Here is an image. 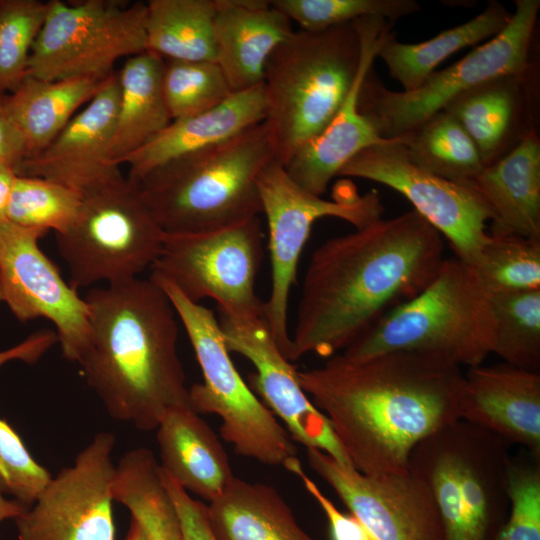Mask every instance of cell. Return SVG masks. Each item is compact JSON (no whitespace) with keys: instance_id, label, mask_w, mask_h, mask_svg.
<instances>
[{"instance_id":"24","label":"cell","mask_w":540,"mask_h":540,"mask_svg":"<svg viewBox=\"0 0 540 540\" xmlns=\"http://www.w3.org/2000/svg\"><path fill=\"white\" fill-rule=\"evenodd\" d=\"M265 116L263 83L232 93L209 110L171 121L156 137L129 155L123 162L129 167L127 178L138 181L172 159L223 142L263 123Z\"/></svg>"},{"instance_id":"47","label":"cell","mask_w":540,"mask_h":540,"mask_svg":"<svg viewBox=\"0 0 540 540\" xmlns=\"http://www.w3.org/2000/svg\"><path fill=\"white\" fill-rule=\"evenodd\" d=\"M125 540H146V537L140 525L133 518H131L129 530L127 532Z\"/></svg>"},{"instance_id":"5","label":"cell","mask_w":540,"mask_h":540,"mask_svg":"<svg viewBox=\"0 0 540 540\" xmlns=\"http://www.w3.org/2000/svg\"><path fill=\"white\" fill-rule=\"evenodd\" d=\"M355 21L319 32L293 33L269 57L263 85L274 159L286 166L334 118L360 70Z\"/></svg>"},{"instance_id":"34","label":"cell","mask_w":540,"mask_h":540,"mask_svg":"<svg viewBox=\"0 0 540 540\" xmlns=\"http://www.w3.org/2000/svg\"><path fill=\"white\" fill-rule=\"evenodd\" d=\"M57 342L53 330L34 332L22 342L0 351V367L14 360L34 364ZM51 478L50 472L32 457L17 432L0 418V490L29 508Z\"/></svg>"},{"instance_id":"11","label":"cell","mask_w":540,"mask_h":540,"mask_svg":"<svg viewBox=\"0 0 540 540\" xmlns=\"http://www.w3.org/2000/svg\"><path fill=\"white\" fill-rule=\"evenodd\" d=\"M257 188L261 213L267 220L271 263V288L264 302V318L288 359L291 349L289 296L313 224L323 217H336L358 229L381 219L384 207L377 191L361 195L351 182L340 183L333 198L324 199L299 186L275 159L259 172Z\"/></svg>"},{"instance_id":"40","label":"cell","mask_w":540,"mask_h":540,"mask_svg":"<svg viewBox=\"0 0 540 540\" xmlns=\"http://www.w3.org/2000/svg\"><path fill=\"white\" fill-rule=\"evenodd\" d=\"M272 5L299 30L319 32L366 17H380L393 23L417 13L414 0H274Z\"/></svg>"},{"instance_id":"9","label":"cell","mask_w":540,"mask_h":540,"mask_svg":"<svg viewBox=\"0 0 540 540\" xmlns=\"http://www.w3.org/2000/svg\"><path fill=\"white\" fill-rule=\"evenodd\" d=\"M74 224L56 235L75 289L139 278L157 260L164 231L137 184L117 177L81 193Z\"/></svg>"},{"instance_id":"3","label":"cell","mask_w":540,"mask_h":540,"mask_svg":"<svg viewBox=\"0 0 540 540\" xmlns=\"http://www.w3.org/2000/svg\"><path fill=\"white\" fill-rule=\"evenodd\" d=\"M92 338L82 373L115 420L157 428L172 408L189 405L178 355V316L150 277L95 286L84 297Z\"/></svg>"},{"instance_id":"35","label":"cell","mask_w":540,"mask_h":540,"mask_svg":"<svg viewBox=\"0 0 540 540\" xmlns=\"http://www.w3.org/2000/svg\"><path fill=\"white\" fill-rule=\"evenodd\" d=\"M492 354L515 367L540 372V288L492 294Z\"/></svg>"},{"instance_id":"14","label":"cell","mask_w":540,"mask_h":540,"mask_svg":"<svg viewBox=\"0 0 540 540\" xmlns=\"http://www.w3.org/2000/svg\"><path fill=\"white\" fill-rule=\"evenodd\" d=\"M338 176L377 182L399 192L449 242L455 257L476 264L489 238L492 212L472 184L449 181L417 167L398 139L366 147Z\"/></svg>"},{"instance_id":"27","label":"cell","mask_w":540,"mask_h":540,"mask_svg":"<svg viewBox=\"0 0 540 540\" xmlns=\"http://www.w3.org/2000/svg\"><path fill=\"white\" fill-rule=\"evenodd\" d=\"M216 540H314L272 486L234 477L207 504Z\"/></svg>"},{"instance_id":"13","label":"cell","mask_w":540,"mask_h":540,"mask_svg":"<svg viewBox=\"0 0 540 540\" xmlns=\"http://www.w3.org/2000/svg\"><path fill=\"white\" fill-rule=\"evenodd\" d=\"M260 218L217 230L164 235L151 274L170 281L187 299H213L219 313L238 319L264 316L256 294L263 260Z\"/></svg>"},{"instance_id":"46","label":"cell","mask_w":540,"mask_h":540,"mask_svg":"<svg viewBox=\"0 0 540 540\" xmlns=\"http://www.w3.org/2000/svg\"><path fill=\"white\" fill-rule=\"evenodd\" d=\"M27 508L20 504L18 501L8 499L4 493L0 490V523L7 519H16Z\"/></svg>"},{"instance_id":"33","label":"cell","mask_w":540,"mask_h":540,"mask_svg":"<svg viewBox=\"0 0 540 540\" xmlns=\"http://www.w3.org/2000/svg\"><path fill=\"white\" fill-rule=\"evenodd\" d=\"M395 139L413 164L449 181L472 184L485 167L469 135L444 111Z\"/></svg>"},{"instance_id":"15","label":"cell","mask_w":540,"mask_h":540,"mask_svg":"<svg viewBox=\"0 0 540 540\" xmlns=\"http://www.w3.org/2000/svg\"><path fill=\"white\" fill-rule=\"evenodd\" d=\"M46 234L0 221L2 300L22 323L49 320L64 358L79 364L92 338L89 307L40 249Z\"/></svg>"},{"instance_id":"43","label":"cell","mask_w":540,"mask_h":540,"mask_svg":"<svg viewBox=\"0 0 540 540\" xmlns=\"http://www.w3.org/2000/svg\"><path fill=\"white\" fill-rule=\"evenodd\" d=\"M161 479L178 515L183 540H216L207 514V504L196 500L160 468Z\"/></svg>"},{"instance_id":"8","label":"cell","mask_w":540,"mask_h":540,"mask_svg":"<svg viewBox=\"0 0 540 540\" xmlns=\"http://www.w3.org/2000/svg\"><path fill=\"white\" fill-rule=\"evenodd\" d=\"M150 278L169 297L202 371L203 382L189 387L190 407L220 418V435L237 455L284 467L297 457V448L238 372L213 311L187 299L165 278L155 274Z\"/></svg>"},{"instance_id":"22","label":"cell","mask_w":540,"mask_h":540,"mask_svg":"<svg viewBox=\"0 0 540 540\" xmlns=\"http://www.w3.org/2000/svg\"><path fill=\"white\" fill-rule=\"evenodd\" d=\"M460 420L540 457V372L505 362L468 368Z\"/></svg>"},{"instance_id":"19","label":"cell","mask_w":540,"mask_h":540,"mask_svg":"<svg viewBox=\"0 0 540 540\" xmlns=\"http://www.w3.org/2000/svg\"><path fill=\"white\" fill-rule=\"evenodd\" d=\"M119 94L114 72L45 149L14 169L16 175L48 179L79 193L122 176L110 156Z\"/></svg>"},{"instance_id":"28","label":"cell","mask_w":540,"mask_h":540,"mask_svg":"<svg viewBox=\"0 0 540 540\" xmlns=\"http://www.w3.org/2000/svg\"><path fill=\"white\" fill-rule=\"evenodd\" d=\"M163 67L162 57L145 51L127 58L117 73L120 94L110 156L118 166L172 121L162 89Z\"/></svg>"},{"instance_id":"17","label":"cell","mask_w":540,"mask_h":540,"mask_svg":"<svg viewBox=\"0 0 540 540\" xmlns=\"http://www.w3.org/2000/svg\"><path fill=\"white\" fill-rule=\"evenodd\" d=\"M306 458L372 540H443L432 492L412 470L365 474L315 448Z\"/></svg>"},{"instance_id":"41","label":"cell","mask_w":540,"mask_h":540,"mask_svg":"<svg viewBox=\"0 0 540 540\" xmlns=\"http://www.w3.org/2000/svg\"><path fill=\"white\" fill-rule=\"evenodd\" d=\"M509 514L496 540H540V457L512 459Z\"/></svg>"},{"instance_id":"23","label":"cell","mask_w":540,"mask_h":540,"mask_svg":"<svg viewBox=\"0 0 540 540\" xmlns=\"http://www.w3.org/2000/svg\"><path fill=\"white\" fill-rule=\"evenodd\" d=\"M216 62L233 93L263 83L267 61L294 31L265 0H215Z\"/></svg>"},{"instance_id":"31","label":"cell","mask_w":540,"mask_h":540,"mask_svg":"<svg viewBox=\"0 0 540 540\" xmlns=\"http://www.w3.org/2000/svg\"><path fill=\"white\" fill-rule=\"evenodd\" d=\"M215 0H150L146 51L165 60L216 62Z\"/></svg>"},{"instance_id":"44","label":"cell","mask_w":540,"mask_h":540,"mask_svg":"<svg viewBox=\"0 0 540 540\" xmlns=\"http://www.w3.org/2000/svg\"><path fill=\"white\" fill-rule=\"evenodd\" d=\"M3 96L0 94V163L15 169L27 158L28 152L21 132L5 109Z\"/></svg>"},{"instance_id":"20","label":"cell","mask_w":540,"mask_h":540,"mask_svg":"<svg viewBox=\"0 0 540 540\" xmlns=\"http://www.w3.org/2000/svg\"><path fill=\"white\" fill-rule=\"evenodd\" d=\"M355 23L362 44L357 78L329 125L284 166L293 181L318 196L326 192L330 181L352 157L366 147L386 140L361 114L359 95L380 47L392 33V23L380 17H366Z\"/></svg>"},{"instance_id":"6","label":"cell","mask_w":540,"mask_h":540,"mask_svg":"<svg viewBox=\"0 0 540 540\" xmlns=\"http://www.w3.org/2000/svg\"><path fill=\"white\" fill-rule=\"evenodd\" d=\"M493 341L492 294L474 266L451 257L444 258L420 293L387 313L342 354L358 361L418 351L470 368L492 354Z\"/></svg>"},{"instance_id":"21","label":"cell","mask_w":540,"mask_h":540,"mask_svg":"<svg viewBox=\"0 0 540 540\" xmlns=\"http://www.w3.org/2000/svg\"><path fill=\"white\" fill-rule=\"evenodd\" d=\"M537 63L505 74L460 94L442 110L463 127L484 166L510 152L537 131L539 77Z\"/></svg>"},{"instance_id":"30","label":"cell","mask_w":540,"mask_h":540,"mask_svg":"<svg viewBox=\"0 0 540 540\" xmlns=\"http://www.w3.org/2000/svg\"><path fill=\"white\" fill-rule=\"evenodd\" d=\"M511 14L502 3L489 1L481 13L467 22L423 42L402 43L392 32L380 47L377 57L385 63L391 78L401 84L402 91H412L451 55L500 33Z\"/></svg>"},{"instance_id":"7","label":"cell","mask_w":540,"mask_h":540,"mask_svg":"<svg viewBox=\"0 0 540 540\" xmlns=\"http://www.w3.org/2000/svg\"><path fill=\"white\" fill-rule=\"evenodd\" d=\"M509 444L458 420L413 450L409 469L432 492L443 540H496L510 509Z\"/></svg>"},{"instance_id":"45","label":"cell","mask_w":540,"mask_h":540,"mask_svg":"<svg viewBox=\"0 0 540 540\" xmlns=\"http://www.w3.org/2000/svg\"><path fill=\"white\" fill-rule=\"evenodd\" d=\"M16 173L6 164L0 163V221L6 220L7 208Z\"/></svg>"},{"instance_id":"48","label":"cell","mask_w":540,"mask_h":540,"mask_svg":"<svg viewBox=\"0 0 540 540\" xmlns=\"http://www.w3.org/2000/svg\"><path fill=\"white\" fill-rule=\"evenodd\" d=\"M3 302L2 300V292H1V287H0V303Z\"/></svg>"},{"instance_id":"2","label":"cell","mask_w":540,"mask_h":540,"mask_svg":"<svg viewBox=\"0 0 540 540\" xmlns=\"http://www.w3.org/2000/svg\"><path fill=\"white\" fill-rule=\"evenodd\" d=\"M444 258L443 237L414 210L326 240L306 268L288 359L342 353L420 293Z\"/></svg>"},{"instance_id":"37","label":"cell","mask_w":540,"mask_h":540,"mask_svg":"<svg viewBox=\"0 0 540 540\" xmlns=\"http://www.w3.org/2000/svg\"><path fill=\"white\" fill-rule=\"evenodd\" d=\"M491 294L540 288V239L489 234L474 265Z\"/></svg>"},{"instance_id":"10","label":"cell","mask_w":540,"mask_h":540,"mask_svg":"<svg viewBox=\"0 0 540 540\" xmlns=\"http://www.w3.org/2000/svg\"><path fill=\"white\" fill-rule=\"evenodd\" d=\"M506 27L446 69L433 72L412 91L386 88L371 70L365 77L359 110L383 139L398 138L441 112L460 94L493 78L522 72L533 58L539 0H516Z\"/></svg>"},{"instance_id":"1","label":"cell","mask_w":540,"mask_h":540,"mask_svg":"<svg viewBox=\"0 0 540 540\" xmlns=\"http://www.w3.org/2000/svg\"><path fill=\"white\" fill-rule=\"evenodd\" d=\"M298 378L348 463L365 474L406 472L419 443L460 420L464 373L435 354L393 351L354 361L339 353Z\"/></svg>"},{"instance_id":"38","label":"cell","mask_w":540,"mask_h":540,"mask_svg":"<svg viewBox=\"0 0 540 540\" xmlns=\"http://www.w3.org/2000/svg\"><path fill=\"white\" fill-rule=\"evenodd\" d=\"M162 89L172 121L209 110L233 93L212 61L164 59Z\"/></svg>"},{"instance_id":"25","label":"cell","mask_w":540,"mask_h":540,"mask_svg":"<svg viewBox=\"0 0 540 540\" xmlns=\"http://www.w3.org/2000/svg\"><path fill=\"white\" fill-rule=\"evenodd\" d=\"M492 212L493 236L540 239V137L528 134L472 182Z\"/></svg>"},{"instance_id":"18","label":"cell","mask_w":540,"mask_h":540,"mask_svg":"<svg viewBox=\"0 0 540 540\" xmlns=\"http://www.w3.org/2000/svg\"><path fill=\"white\" fill-rule=\"evenodd\" d=\"M218 320L228 350L242 355L255 368L249 387L283 422L292 440L350 465L328 420L303 390L298 370L279 349L264 316L238 319L220 314Z\"/></svg>"},{"instance_id":"12","label":"cell","mask_w":540,"mask_h":540,"mask_svg":"<svg viewBox=\"0 0 540 540\" xmlns=\"http://www.w3.org/2000/svg\"><path fill=\"white\" fill-rule=\"evenodd\" d=\"M146 3L51 0L27 75L58 81L106 79L115 63L146 51Z\"/></svg>"},{"instance_id":"29","label":"cell","mask_w":540,"mask_h":540,"mask_svg":"<svg viewBox=\"0 0 540 540\" xmlns=\"http://www.w3.org/2000/svg\"><path fill=\"white\" fill-rule=\"evenodd\" d=\"M106 79L45 81L27 75L15 91L4 94L5 109L25 140L27 158L45 149Z\"/></svg>"},{"instance_id":"42","label":"cell","mask_w":540,"mask_h":540,"mask_svg":"<svg viewBox=\"0 0 540 540\" xmlns=\"http://www.w3.org/2000/svg\"><path fill=\"white\" fill-rule=\"evenodd\" d=\"M284 468L296 475L305 490L317 502L325 514L331 540H372L363 524L352 513H344L321 491L316 483L304 472L297 457L289 460Z\"/></svg>"},{"instance_id":"16","label":"cell","mask_w":540,"mask_h":540,"mask_svg":"<svg viewBox=\"0 0 540 540\" xmlns=\"http://www.w3.org/2000/svg\"><path fill=\"white\" fill-rule=\"evenodd\" d=\"M114 434L98 432L15 519L17 540H116Z\"/></svg>"},{"instance_id":"32","label":"cell","mask_w":540,"mask_h":540,"mask_svg":"<svg viewBox=\"0 0 540 540\" xmlns=\"http://www.w3.org/2000/svg\"><path fill=\"white\" fill-rule=\"evenodd\" d=\"M112 494L129 510L146 540H183L175 506L151 450L138 447L123 454L116 465Z\"/></svg>"},{"instance_id":"26","label":"cell","mask_w":540,"mask_h":540,"mask_svg":"<svg viewBox=\"0 0 540 540\" xmlns=\"http://www.w3.org/2000/svg\"><path fill=\"white\" fill-rule=\"evenodd\" d=\"M155 431L161 470L188 493L210 502L235 477L218 436L190 406L167 411Z\"/></svg>"},{"instance_id":"36","label":"cell","mask_w":540,"mask_h":540,"mask_svg":"<svg viewBox=\"0 0 540 540\" xmlns=\"http://www.w3.org/2000/svg\"><path fill=\"white\" fill-rule=\"evenodd\" d=\"M82 195L65 185L44 178L16 175L6 220L19 227L55 235L66 232L76 221Z\"/></svg>"},{"instance_id":"39","label":"cell","mask_w":540,"mask_h":540,"mask_svg":"<svg viewBox=\"0 0 540 540\" xmlns=\"http://www.w3.org/2000/svg\"><path fill=\"white\" fill-rule=\"evenodd\" d=\"M48 2L0 0V94L15 91L27 76L29 56Z\"/></svg>"},{"instance_id":"4","label":"cell","mask_w":540,"mask_h":540,"mask_svg":"<svg viewBox=\"0 0 540 540\" xmlns=\"http://www.w3.org/2000/svg\"><path fill=\"white\" fill-rule=\"evenodd\" d=\"M273 159L263 122L172 159L133 182L164 233L206 232L261 213L257 176Z\"/></svg>"}]
</instances>
